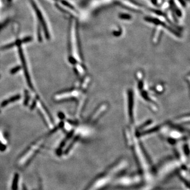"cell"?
Segmentation results:
<instances>
[{
	"label": "cell",
	"instance_id": "6da1fadb",
	"mask_svg": "<svg viewBox=\"0 0 190 190\" xmlns=\"http://www.w3.org/2000/svg\"><path fill=\"white\" fill-rule=\"evenodd\" d=\"M125 136L128 144L133 150L143 177L147 181H150L151 180L152 175L150 163L144 148L138 141V137L136 136L135 132H133V128H131L125 129Z\"/></svg>",
	"mask_w": 190,
	"mask_h": 190
},
{
	"label": "cell",
	"instance_id": "7a4b0ae2",
	"mask_svg": "<svg viewBox=\"0 0 190 190\" xmlns=\"http://www.w3.org/2000/svg\"><path fill=\"white\" fill-rule=\"evenodd\" d=\"M33 14L38 40L41 41L43 36L47 40L51 38V29L47 15L38 0H27Z\"/></svg>",
	"mask_w": 190,
	"mask_h": 190
},
{
	"label": "cell",
	"instance_id": "3957f363",
	"mask_svg": "<svg viewBox=\"0 0 190 190\" xmlns=\"http://www.w3.org/2000/svg\"><path fill=\"white\" fill-rule=\"evenodd\" d=\"M137 79L138 89L139 90L140 96L143 100L145 101L149 107L154 112H156L158 109L157 104L154 100L152 95L151 94L147 86L143 73L141 72H138L136 74Z\"/></svg>",
	"mask_w": 190,
	"mask_h": 190
},
{
	"label": "cell",
	"instance_id": "277c9868",
	"mask_svg": "<svg viewBox=\"0 0 190 190\" xmlns=\"http://www.w3.org/2000/svg\"><path fill=\"white\" fill-rule=\"evenodd\" d=\"M127 114L128 122L130 125V127L133 128L134 125L135 120V107L134 96V93L132 90H129L127 92Z\"/></svg>",
	"mask_w": 190,
	"mask_h": 190
},
{
	"label": "cell",
	"instance_id": "5b68a950",
	"mask_svg": "<svg viewBox=\"0 0 190 190\" xmlns=\"http://www.w3.org/2000/svg\"><path fill=\"white\" fill-rule=\"evenodd\" d=\"M141 178L137 176H126L116 180L115 184L118 187H132L140 183Z\"/></svg>",
	"mask_w": 190,
	"mask_h": 190
},
{
	"label": "cell",
	"instance_id": "8992f818",
	"mask_svg": "<svg viewBox=\"0 0 190 190\" xmlns=\"http://www.w3.org/2000/svg\"><path fill=\"white\" fill-rule=\"evenodd\" d=\"M107 105L106 104H103L100 106L97 110L95 111L93 115H91L90 118L89 119V122L90 123H95L96 121L100 118V117L104 113L107 109Z\"/></svg>",
	"mask_w": 190,
	"mask_h": 190
},
{
	"label": "cell",
	"instance_id": "52a82bcc",
	"mask_svg": "<svg viewBox=\"0 0 190 190\" xmlns=\"http://www.w3.org/2000/svg\"><path fill=\"white\" fill-rule=\"evenodd\" d=\"M147 21H148V22H151L155 23L156 25H160L163 26L164 28H166V29H168V30H169L170 31L172 32L173 33H175L174 35L178 36V35L177 34L176 32L174 31V30H172V29L171 28H169V26H166V25L165 23H163L161 22L160 21H159V20L156 19H154V18H147L146 19Z\"/></svg>",
	"mask_w": 190,
	"mask_h": 190
},
{
	"label": "cell",
	"instance_id": "ba28073f",
	"mask_svg": "<svg viewBox=\"0 0 190 190\" xmlns=\"http://www.w3.org/2000/svg\"><path fill=\"white\" fill-rule=\"evenodd\" d=\"M20 97H20L19 95L13 96L12 97L8 99V100H6L5 101H4L3 102H2V104H1V107H3L6 106L9 104H10V103H12V102H14V101H16V100H19Z\"/></svg>",
	"mask_w": 190,
	"mask_h": 190
},
{
	"label": "cell",
	"instance_id": "9c48e42d",
	"mask_svg": "<svg viewBox=\"0 0 190 190\" xmlns=\"http://www.w3.org/2000/svg\"><path fill=\"white\" fill-rule=\"evenodd\" d=\"M18 175H16L14 177V180H13V190H16L17 188V184H18Z\"/></svg>",
	"mask_w": 190,
	"mask_h": 190
},
{
	"label": "cell",
	"instance_id": "30bf717a",
	"mask_svg": "<svg viewBox=\"0 0 190 190\" xmlns=\"http://www.w3.org/2000/svg\"><path fill=\"white\" fill-rule=\"evenodd\" d=\"M20 69H21L20 67H16L15 68H13L11 70V74H14V73H16L17 72H19Z\"/></svg>",
	"mask_w": 190,
	"mask_h": 190
}]
</instances>
